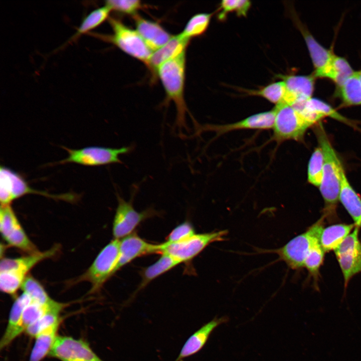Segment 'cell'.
I'll use <instances>...</instances> for the list:
<instances>
[{"label":"cell","instance_id":"5","mask_svg":"<svg viewBox=\"0 0 361 361\" xmlns=\"http://www.w3.org/2000/svg\"><path fill=\"white\" fill-rule=\"evenodd\" d=\"M325 219L322 216L304 232L295 237L280 248L272 250L280 260L292 269L303 267L306 257L312 247L319 240Z\"/></svg>","mask_w":361,"mask_h":361},{"label":"cell","instance_id":"22","mask_svg":"<svg viewBox=\"0 0 361 361\" xmlns=\"http://www.w3.org/2000/svg\"><path fill=\"white\" fill-rule=\"evenodd\" d=\"M353 224H336L323 228L320 234V244L325 252L334 251L355 227Z\"/></svg>","mask_w":361,"mask_h":361},{"label":"cell","instance_id":"32","mask_svg":"<svg viewBox=\"0 0 361 361\" xmlns=\"http://www.w3.org/2000/svg\"><path fill=\"white\" fill-rule=\"evenodd\" d=\"M4 240L9 246L19 249L28 254L40 252L29 239L21 224L15 227Z\"/></svg>","mask_w":361,"mask_h":361},{"label":"cell","instance_id":"36","mask_svg":"<svg viewBox=\"0 0 361 361\" xmlns=\"http://www.w3.org/2000/svg\"><path fill=\"white\" fill-rule=\"evenodd\" d=\"M252 3L248 0H223L217 10L218 20L224 21L229 14L235 13L238 17H246L251 7Z\"/></svg>","mask_w":361,"mask_h":361},{"label":"cell","instance_id":"9","mask_svg":"<svg viewBox=\"0 0 361 361\" xmlns=\"http://www.w3.org/2000/svg\"><path fill=\"white\" fill-rule=\"evenodd\" d=\"M63 148L68 153L67 157L55 163L63 164L73 163L85 166H100L121 163L120 155L129 153L131 146L110 148L97 146H87L77 149L65 146Z\"/></svg>","mask_w":361,"mask_h":361},{"label":"cell","instance_id":"4","mask_svg":"<svg viewBox=\"0 0 361 361\" xmlns=\"http://www.w3.org/2000/svg\"><path fill=\"white\" fill-rule=\"evenodd\" d=\"M108 20L112 35L104 36L92 32L88 34L111 42L123 52L147 65L153 52L137 31L129 28L116 19L109 18Z\"/></svg>","mask_w":361,"mask_h":361},{"label":"cell","instance_id":"39","mask_svg":"<svg viewBox=\"0 0 361 361\" xmlns=\"http://www.w3.org/2000/svg\"><path fill=\"white\" fill-rule=\"evenodd\" d=\"M105 5L111 10L134 16L142 7L141 1L138 0H109L105 2Z\"/></svg>","mask_w":361,"mask_h":361},{"label":"cell","instance_id":"30","mask_svg":"<svg viewBox=\"0 0 361 361\" xmlns=\"http://www.w3.org/2000/svg\"><path fill=\"white\" fill-rule=\"evenodd\" d=\"M243 92L247 95L262 97L276 105L283 103L286 87L285 83L280 80L271 83L257 90L244 89Z\"/></svg>","mask_w":361,"mask_h":361},{"label":"cell","instance_id":"13","mask_svg":"<svg viewBox=\"0 0 361 361\" xmlns=\"http://www.w3.org/2000/svg\"><path fill=\"white\" fill-rule=\"evenodd\" d=\"M160 249V244L149 243L133 232L120 239L119 257L115 272L138 257L159 253Z\"/></svg>","mask_w":361,"mask_h":361},{"label":"cell","instance_id":"28","mask_svg":"<svg viewBox=\"0 0 361 361\" xmlns=\"http://www.w3.org/2000/svg\"><path fill=\"white\" fill-rule=\"evenodd\" d=\"M180 263L166 253L161 254L160 257L154 263L145 268L141 273L142 281L139 290L142 289L149 282L169 271Z\"/></svg>","mask_w":361,"mask_h":361},{"label":"cell","instance_id":"20","mask_svg":"<svg viewBox=\"0 0 361 361\" xmlns=\"http://www.w3.org/2000/svg\"><path fill=\"white\" fill-rule=\"evenodd\" d=\"M226 320L225 317L215 318L194 332L187 339L175 361H182L200 351L207 342L212 332Z\"/></svg>","mask_w":361,"mask_h":361},{"label":"cell","instance_id":"3","mask_svg":"<svg viewBox=\"0 0 361 361\" xmlns=\"http://www.w3.org/2000/svg\"><path fill=\"white\" fill-rule=\"evenodd\" d=\"M120 239H113L103 247L87 270L74 282L87 281L91 285L89 292L99 291L108 279L115 273L119 257Z\"/></svg>","mask_w":361,"mask_h":361},{"label":"cell","instance_id":"17","mask_svg":"<svg viewBox=\"0 0 361 361\" xmlns=\"http://www.w3.org/2000/svg\"><path fill=\"white\" fill-rule=\"evenodd\" d=\"M133 18L136 30L153 52L164 45L172 37L158 23L137 15Z\"/></svg>","mask_w":361,"mask_h":361},{"label":"cell","instance_id":"38","mask_svg":"<svg viewBox=\"0 0 361 361\" xmlns=\"http://www.w3.org/2000/svg\"><path fill=\"white\" fill-rule=\"evenodd\" d=\"M20 224L11 205H1L0 210V231L4 239L11 231Z\"/></svg>","mask_w":361,"mask_h":361},{"label":"cell","instance_id":"25","mask_svg":"<svg viewBox=\"0 0 361 361\" xmlns=\"http://www.w3.org/2000/svg\"><path fill=\"white\" fill-rule=\"evenodd\" d=\"M67 304L55 301L48 306L45 312L26 330L28 335L35 337L44 330L61 321L60 314Z\"/></svg>","mask_w":361,"mask_h":361},{"label":"cell","instance_id":"33","mask_svg":"<svg viewBox=\"0 0 361 361\" xmlns=\"http://www.w3.org/2000/svg\"><path fill=\"white\" fill-rule=\"evenodd\" d=\"M214 13H199L193 16L186 24L180 35L191 40L205 33L210 25Z\"/></svg>","mask_w":361,"mask_h":361},{"label":"cell","instance_id":"21","mask_svg":"<svg viewBox=\"0 0 361 361\" xmlns=\"http://www.w3.org/2000/svg\"><path fill=\"white\" fill-rule=\"evenodd\" d=\"M339 200L355 226L361 228V198L351 186L345 171L342 174Z\"/></svg>","mask_w":361,"mask_h":361},{"label":"cell","instance_id":"11","mask_svg":"<svg viewBox=\"0 0 361 361\" xmlns=\"http://www.w3.org/2000/svg\"><path fill=\"white\" fill-rule=\"evenodd\" d=\"M49 355L61 361H103L81 339L58 335Z\"/></svg>","mask_w":361,"mask_h":361},{"label":"cell","instance_id":"41","mask_svg":"<svg viewBox=\"0 0 361 361\" xmlns=\"http://www.w3.org/2000/svg\"><path fill=\"white\" fill-rule=\"evenodd\" d=\"M357 73L359 77V78L360 79V80L361 81V69L358 71H357Z\"/></svg>","mask_w":361,"mask_h":361},{"label":"cell","instance_id":"34","mask_svg":"<svg viewBox=\"0 0 361 361\" xmlns=\"http://www.w3.org/2000/svg\"><path fill=\"white\" fill-rule=\"evenodd\" d=\"M324 156L322 149L318 146L313 151L307 167V180L313 186L319 187L323 172Z\"/></svg>","mask_w":361,"mask_h":361},{"label":"cell","instance_id":"27","mask_svg":"<svg viewBox=\"0 0 361 361\" xmlns=\"http://www.w3.org/2000/svg\"><path fill=\"white\" fill-rule=\"evenodd\" d=\"M60 322L44 330L35 337L36 339L31 352L29 361H41L49 354L58 336L57 332Z\"/></svg>","mask_w":361,"mask_h":361},{"label":"cell","instance_id":"18","mask_svg":"<svg viewBox=\"0 0 361 361\" xmlns=\"http://www.w3.org/2000/svg\"><path fill=\"white\" fill-rule=\"evenodd\" d=\"M32 301L30 297L24 292L16 298L11 308L8 324L1 340V349L9 345L23 332L21 328L23 313L25 307Z\"/></svg>","mask_w":361,"mask_h":361},{"label":"cell","instance_id":"7","mask_svg":"<svg viewBox=\"0 0 361 361\" xmlns=\"http://www.w3.org/2000/svg\"><path fill=\"white\" fill-rule=\"evenodd\" d=\"M38 194L55 200L75 201L76 194L52 195L31 188L19 173L5 166L0 168V201L1 205H11L15 200L27 194Z\"/></svg>","mask_w":361,"mask_h":361},{"label":"cell","instance_id":"29","mask_svg":"<svg viewBox=\"0 0 361 361\" xmlns=\"http://www.w3.org/2000/svg\"><path fill=\"white\" fill-rule=\"evenodd\" d=\"M111 10L106 5L90 12L84 17L76 33L69 39L68 43L75 41L81 35L88 34L109 18Z\"/></svg>","mask_w":361,"mask_h":361},{"label":"cell","instance_id":"19","mask_svg":"<svg viewBox=\"0 0 361 361\" xmlns=\"http://www.w3.org/2000/svg\"><path fill=\"white\" fill-rule=\"evenodd\" d=\"M190 41L180 34L172 36L167 43L152 53L147 66L153 71H157L164 63L186 52Z\"/></svg>","mask_w":361,"mask_h":361},{"label":"cell","instance_id":"1","mask_svg":"<svg viewBox=\"0 0 361 361\" xmlns=\"http://www.w3.org/2000/svg\"><path fill=\"white\" fill-rule=\"evenodd\" d=\"M315 132L324 156L323 177L319 187L324 203L321 216L332 222L337 218L336 209L344 169L321 123L316 127Z\"/></svg>","mask_w":361,"mask_h":361},{"label":"cell","instance_id":"16","mask_svg":"<svg viewBox=\"0 0 361 361\" xmlns=\"http://www.w3.org/2000/svg\"><path fill=\"white\" fill-rule=\"evenodd\" d=\"M60 246L55 245L49 250L16 258H3L0 263V272L11 271L26 278L29 272L40 262L55 256Z\"/></svg>","mask_w":361,"mask_h":361},{"label":"cell","instance_id":"23","mask_svg":"<svg viewBox=\"0 0 361 361\" xmlns=\"http://www.w3.org/2000/svg\"><path fill=\"white\" fill-rule=\"evenodd\" d=\"M341 271L344 287L350 279L361 272V247L352 248L335 254Z\"/></svg>","mask_w":361,"mask_h":361},{"label":"cell","instance_id":"31","mask_svg":"<svg viewBox=\"0 0 361 361\" xmlns=\"http://www.w3.org/2000/svg\"><path fill=\"white\" fill-rule=\"evenodd\" d=\"M21 288L32 301L41 304L48 305L55 301L49 296L43 285L32 275H28L26 277Z\"/></svg>","mask_w":361,"mask_h":361},{"label":"cell","instance_id":"35","mask_svg":"<svg viewBox=\"0 0 361 361\" xmlns=\"http://www.w3.org/2000/svg\"><path fill=\"white\" fill-rule=\"evenodd\" d=\"M325 252L319 241L315 243L310 249L304 262L303 267L307 270L315 284L317 285L319 269L324 260Z\"/></svg>","mask_w":361,"mask_h":361},{"label":"cell","instance_id":"6","mask_svg":"<svg viewBox=\"0 0 361 361\" xmlns=\"http://www.w3.org/2000/svg\"><path fill=\"white\" fill-rule=\"evenodd\" d=\"M273 139L278 142L288 140L301 141L313 125L291 106L285 103L275 105Z\"/></svg>","mask_w":361,"mask_h":361},{"label":"cell","instance_id":"15","mask_svg":"<svg viewBox=\"0 0 361 361\" xmlns=\"http://www.w3.org/2000/svg\"><path fill=\"white\" fill-rule=\"evenodd\" d=\"M275 117L274 109L260 112L231 124L225 125H206L200 130H211L218 135L241 129H269L273 128Z\"/></svg>","mask_w":361,"mask_h":361},{"label":"cell","instance_id":"2","mask_svg":"<svg viewBox=\"0 0 361 361\" xmlns=\"http://www.w3.org/2000/svg\"><path fill=\"white\" fill-rule=\"evenodd\" d=\"M186 52L162 64L157 73L166 95L165 105L173 102L176 110L175 125L187 129L186 114L189 110L185 99Z\"/></svg>","mask_w":361,"mask_h":361},{"label":"cell","instance_id":"24","mask_svg":"<svg viewBox=\"0 0 361 361\" xmlns=\"http://www.w3.org/2000/svg\"><path fill=\"white\" fill-rule=\"evenodd\" d=\"M336 96L342 106L361 105V81L357 71L341 85L336 86Z\"/></svg>","mask_w":361,"mask_h":361},{"label":"cell","instance_id":"40","mask_svg":"<svg viewBox=\"0 0 361 361\" xmlns=\"http://www.w3.org/2000/svg\"><path fill=\"white\" fill-rule=\"evenodd\" d=\"M195 231L192 225L188 221L184 222L175 227L167 236V243L178 242L194 235Z\"/></svg>","mask_w":361,"mask_h":361},{"label":"cell","instance_id":"12","mask_svg":"<svg viewBox=\"0 0 361 361\" xmlns=\"http://www.w3.org/2000/svg\"><path fill=\"white\" fill-rule=\"evenodd\" d=\"M291 17L305 42L314 68L312 74L316 78H320L322 73L329 65L334 53L332 50L322 46L296 15L293 14V12H291Z\"/></svg>","mask_w":361,"mask_h":361},{"label":"cell","instance_id":"10","mask_svg":"<svg viewBox=\"0 0 361 361\" xmlns=\"http://www.w3.org/2000/svg\"><path fill=\"white\" fill-rule=\"evenodd\" d=\"M118 202L112 224L114 239H121L132 233L142 221L155 213L152 209L138 212L134 208L132 200L126 201L117 194Z\"/></svg>","mask_w":361,"mask_h":361},{"label":"cell","instance_id":"8","mask_svg":"<svg viewBox=\"0 0 361 361\" xmlns=\"http://www.w3.org/2000/svg\"><path fill=\"white\" fill-rule=\"evenodd\" d=\"M227 234L228 231L226 230L196 233L190 238L178 242H164L160 244L159 254H168L180 263L188 262L196 257L209 244L224 240Z\"/></svg>","mask_w":361,"mask_h":361},{"label":"cell","instance_id":"37","mask_svg":"<svg viewBox=\"0 0 361 361\" xmlns=\"http://www.w3.org/2000/svg\"><path fill=\"white\" fill-rule=\"evenodd\" d=\"M25 279V278L13 271H1V290L4 293L14 295L21 288Z\"/></svg>","mask_w":361,"mask_h":361},{"label":"cell","instance_id":"26","mask_svg":"<svg viewBox=\"0 0 361 361\" xmlns=\"http://www.w3.org/2000/svg\"><path fill=\"white\" fill-rule=\"evenodd\" d=\"M355 72L345 58L334 54L320 78L328 79L338 86L343 83Z\"/></svg>","mask_w":361,"mask_h":361},{"label":"cell","instance_id":"14","mask_svg":"<svg viewBox=\"0 0 361 361\" xmlns=\"http://www.w3.org/2000/svg\"><path fill=\"white\" fill-rule=\"evenodd\" d=\"M277 77L285 84L283 103L292 105L298 100L312 97L316 79L312 73L309 75L279 74Z\"/></svg>","mask_w":361,"mask_h":361}]
</instances>
